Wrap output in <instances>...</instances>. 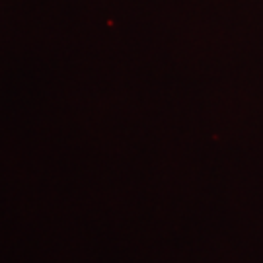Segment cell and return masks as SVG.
Wrapping results in <instances>:
<instances>
[]
</instances>
